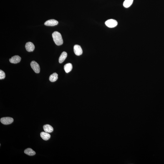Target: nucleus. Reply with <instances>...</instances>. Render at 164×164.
<instances>
[{
  "instance_id": "nucleus-1",
  "label": "nucleus",
  "mask_w": 164,
  "mask_h": 164,
  "mask_svg": "<svg viewBox=\"0 0 164 164\" xmlns=\"http://www.w3.org/2000/svg\"><path fill=\"white\" fill-rule=\"evenodd\" d=\"M54 42L58 46L62 45L63 43L62 35L57 31H55L52 34Z\"/></svg>"
},
{
  "instance_id": "nucleus-2",
  "label": "nucleus",
  "mask_w": 164,
  "mask_h": 164,
  "mask_svg": "<svg viewBox=\"0 0 164 164\" xmlns=\"http://www.w3.org/2000/svg\"><path fill=\"white\" fill-rule=\"evenodd\" d=\"M105 24L107 27L112 28L116 26L117 25L118 23L115 20L111 19L106 21Z\"/></svg>"
},
{
  "instance_id": "nucleus-3",
  "label": "nucleus",
  "mask_w": 164,
  "mask_h": 164,
  "mask_svg": "<svg viewBox=\"0 0 164 164\" xmlns=\"http://www.w3.org/2000/svg\"><path fill=\"white\" fill-rule=\"evenodd\" d=\"M31 66L33 70L36 73H39L40 72V67L39 64L35 61H32L31 63Z\"/></svg>"
},
{
  "instance_id": "nucleus-4",
  "label": "nucleus",
  "mask_w": 164,
  "mask_h": 164,
  "mask_svg": "<svg viewBox=\"0 0 164 164\" xmlns=\"http://www.w3.org/2000/svg\"><path fill=\"white\" fill-rule=\"evenodd\" d=\"M14 119L10 117H3L1 119V122L4 125H7L11 124L14 122Z\"/></svg>"
},
{
  "instance_id": "nucleus-5",
  "label": "nucleus",
  "mask_w": 164,
  "mask_h": 164,
  "mask_svg": "<svg viewBox=\"0 0 164 164\" xmlns=\"http://www.w3.org/2000/svg\"><path fill=\"white\" fill-rule=\"evenodd\" d=\"M74 53L77 56H79L82 54V50L81 46L78 45H75L74 46Z\"/></svg>"
},
{
  "instance_id": "nucleus-6",
  "label": "nucleus",
  "mask_w": 164,
  "mask_h": 164,
  "mask_svg": "<svg viewBox=\"0 0 164 164\" xmlns=\"http://www.w3.org/2000/svg\"><path fill=\"white\" fill-rule=\"evenodd\" d=\"M59 22L54 19L49 20L45 22L44 24L46 26H53L57 25Z\"/></svg>"
},
{
  "instance_id": "nucleus-7",
  "label": "nucleus",
  "mask_w": 164,
  "mask_h": 164,
  "mask_svg": "<svg viewBox=\"0 0 164 164\" xmlns=\"http://www.w3.org/2000/svg\"><path fill=\"white\" fill-rule=\"evenodd\" d=\"M25 48L26 51L28 52H32L34 50L35 46L32 43L28 42L26 44Z\"/></svg>"
},
{
  "instance_id": "nucleus-8",
  "label": "nucleus",
  "mask_w": 164,
  "mask_h": 164,
  "mask_svg": "<svg viewBox=\"0 0 164 164\" xmlns=\"http://www.w3.org/2000/svg\"><path fill=\"white\" fill-rule=\"evenodd\" d=\"M21 58L18 55L13 56L9 59L10 62L13 64H17L20 62Z\"/></svg>"
},
{
  "instance_id": "nucleus-9",
  "label": "nucleus",
  "mask_w": 164,
  "mask_h": 164,
  "mask_svg": "<svg viewBox=\"0 0 164 164\" xmlns=\"http://www.w3.org/2000/svg\"><path fill=\"white\" fill-rule=\"evenodd\" d=\"M43 129L47 133H51L53 131V127L49 124H46L43 126Z\"/></svg>"
},
{
  "instance_id": "nucleus-10",
  "label": "nucleus",
  "mask_w": 164,
  "mask_h": 164,
  "mask_svg": "<svg viewBox=\"0 0 164 164\" xmlns=\"http://www.w3.org/2000/svg\"><path fill=\"white\" fill-rule=\"evenodd\" d=\"M41 137L43 140H47L50 138L51 135L47 132H42L40 134Z\"/></svg>"
},
{
  "instance_id": "nucleus-11",
  "label": "nucleus",
  "mask_w": 164,
  "mask_h": 164,
  "mask_svg": "<svg viewBox=\"0 0 164 164\" xmlns=\"http://www.w3.org/2000/svg\"><path fill=\"white\" fill-rule=\"evenodd\" d=\"M72 64L70 63L64 65V69L66 73H68L70 72L72 69Z\"/></svg>"
},
{
  "instance_id": "nucleus-12",
  "label": "nucleus",
  "mask_w": 164,
  "mask_h": 164,
  "mask_svg": "<svg viewBox=\"0 0 164 164\" xmlns=\"http://www.w3.org/2000/svg\"><path fill=\"white\" fill-rule=\"evenodd\" d=\"M67 56V53L65 52H63L61 54L59 59V62L60 63H62L63 62Z\"/></svg>"
},
{
  "instance_id": "nucleus-13",
  "label": "nucleus",
  "mask_w": 164,
  "mask_h": 164,
  "mask_svg": "<svg viewBox=\"0 0 164 164\" xmlns=\"http://www.w3.org/2000/svg\"><path fill=\"white\" fill-rule=\"evenodd\" d=\"M25 153L27 155L32 156L35 155V152L32 149L30 148L26 149L24 151Z\"/></svg>"
},
{
  "instance_id": "nucleus-14",
  "label": "nucleus",
  "mask_w": 164,
  "mask_h": 164,
  "mask_svg": "<svg viewBox=\"0 0 164 164\" xmlns=\"http://www.w3.org/2000/svg\"><path fill=\"white\" fill-rule=\"evenodd\" d=\"M58 79V74L56 73H54L51 74L49 77V80L51 82H55Z\"/></svg>"
},
{
  "instance_id": "nucleus-15",
  "label": "nucleus",
  "mask_w": 164,
  "mask_h": 164,
  "mask_svg": "<svg viewBox=\"0 0 164 164\" xmlns=\"http://www.w3.org/2000/svg\"><path fill=\"white\" fill-rule=\"evenodd\" d=\"M133 0H125L123 4L124 7L126 8L130 7L133 3Z\"/></svg>"
},
{
  "instance_id": "nucleus-16",
  "label": "nucleus",
  "mask_w": 164,
  "mask_h": 164,
  "mask_svg": "<svg viewBox=\"0 0 164 164\" xmlns=\"http://www.w3.org/2000/svg\"><path fill=\"white\" fill-rule=\"evenodd\" d=\"M5 74L4 71L2 70H0V79H4L5 77Z\"/></svg>"
}]
</instances>
